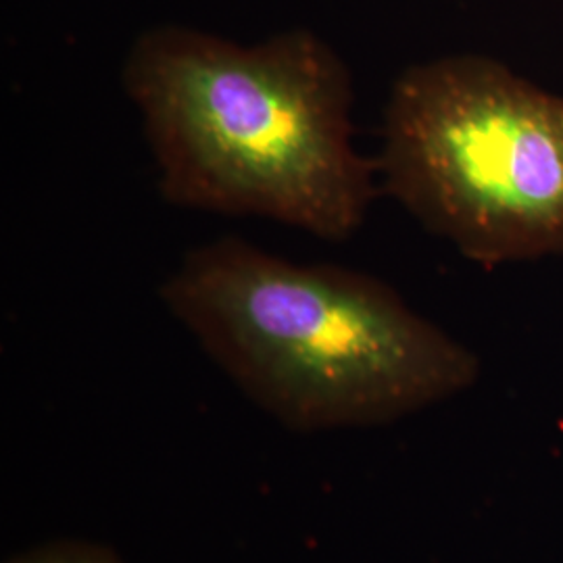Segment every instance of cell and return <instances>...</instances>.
I'll return each instance as SVG.
<instances>
[{"label":"cell","mask_w":563,"mask_h":563,"mask_svg":"<svg viewBox=\"0 0 563 563\" xmlns=\"http://www.w3.org/2000/svg\"><path fill=\"white\" fill-rule=\"evenodd\" d=\"M169 205L262 216L351 239L378 163L353 144V78L307 27L239 44L186 25L144 30L121 67Z\"/></svg>","instance_id":"1"},{"label":"cell","mask_w":563,"mask_h":563,"mask_svg":"<svg viewBox=\"0 0 563 563\" xmlns=\"http://www.w3.org/2000/svg\"><path fill=\"white\" fill-rule=\"evenodd\" d=\"M159 297L249 401L299 434L397 422L481 376L465 344L380 278L236 236L188 251Z\"/></svg>","instance_id":"2"},{"label":"cell","mask_w":563,"mask_h":563,"mask_svg":"<svg viewBox=\"0 0 563 563\" xmlns=\"http://www.w3.org/2000/svg\"><path fill=\"white\" fill-rule=\"evenodd\" d=\"M383 188L484 267L563 257V97L501 60L407 67L384 109Z\"/></svg>","instance_id":"3"},{"label":"cell","mask_w":563,"mask_h":563,"mask_svg":"<svg viewBox=\"0 0 563 563\" xmlns=\"http://www.w3.org/2000/svg\"><path fill=\"white\" fill-rule=\"evenodd\" d=\"M4 563H125L109 544L84 539H57L30 547Z\"/></svg>","instance_id":"4"}]
</instances>
